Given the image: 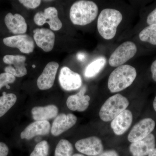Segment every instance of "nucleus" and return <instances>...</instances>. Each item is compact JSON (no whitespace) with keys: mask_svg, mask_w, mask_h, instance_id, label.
I'll return each instance as SVG.
<instances>
[{"mask_svg":"<svg viewBox=\"0 0 156 156\" xmlns=\"http://www.w3.org/2000/svg\"><path fill=\"white\" fill-rule=\"evenodd\" d=\"M98 12V7L94 2L81 0L73 4L70 9L69 17L74 25H87L95 20Z\"/></svg>","mask_w":156,"mask_h":156,"instance_id":"f257e3e1","label":"nucleus"},{"mask_svg":"<svg viewBox=\"0 0 156 156\" xmlns=\"http://www.w3.org/2000/svg\"><path fill=\"white\" fill-rule=\"evenodd\" d=\"M122 13L115 9H106L101 12L97 21V29L101 36L106 40L113 38L117 27L122 20Z\"/></svg>","mask_w":156,"mask_h":156,"instance_id":"f03ea898","label":"nucleus"},{"mask_svg":"<svg viewBox=\"0 0 156 156\" xmlns=\"http://www.w3.org/2000/svg\"><path fill=\"white\" fill-rule=\"evenodd\" d=\"M135 68L123 65L115 69L109 76L108 87L112 93L119 92L130 87L136 76Z\"/></svg>","mask_w":156,"mask_h":156,"instance_id":"7ed1b4c3","label":"nucleus"},{"mask_svg":"<svg viewBox=\"0 0 156 156\" xmlns=\"http://www.w3.org/2000/svg\"><path fill=\"white\" fill-rule=\"evenodd\" d=\"M129 105L128 99L121 94L112 95L101 108L99 117L104 122H110L126 110Z\"/></svg>","mask_w":156,"mask_h":156,"instance_id":"20e7f679","label":"nucleus"},{"mask_svg":"<svg viewBox=\"0 0 156 156\" xmlns=\"http://www.w3.org/2000/svg\"><path fill=\"white\" fill-rule=\"evenodd\" d=\"M137 52L136 44L128 41L119 45L112 53L108 63L112 67H117L123 65L133 58Z\"/></svg>","mask_w":156,"mask_h":156,"instance_id":"39448f33","label":"nucleus"},{"mask_svg":"<svg viewBox=\"0 0 156 156\" xmlns=\"http://www.w3.org/2000/svg\"><path fill=\"white\" fill-rule=\"evenodd\" d=\"M26 60V57L23 55L6 54L2 58L3 62L5 65L4 71L17 77L24 76L27 73Z\"/></svg>","mask_w":156,"mask_h":156,"instance_id":"423d86ee","label":"nucleus"},{"mask_svg":"<svg viewBox=\"0 0 156 156\" xmlns=\"http://www.w3.org/2000/svg\"><path fill=\"white\" fill-rule=\"evenodd\" d=\"M2 43L6 47L17 48L21 53L27 54L32 53L35 48L33 39L24 34L5 37L2 39Z\"/></svg>","mask_w":156,"mask_h":156,"instance_id":"0eeeda50","label":"nucleus"},{"mask_svg":"<svg viewBox=\"0 0 156 156\" xmlns=\"http://www.w3.org/2000/svg\"><path fill=\"white\" fill-rule=\"evenodd\" d=\"M34 20L39 26L48 23L51 30L58 31L62 26V23L58 17V11L53 7L47 8L44 11L37 12L34 16Z\"/></svg>","mask_w":156,"mask_h":156,"instance_id":"6e6552de","label":"nucleus"},{"mask_svg":"<svg viewBox=\"0 0 156 156\" xmlns=\"http://www.w3.org/2000/svg\"><path fill=\"white\" fill-rule=\"evenodd\" d=\"M75 147L81 153L89 156H96L100 154L103 152L104 149L101 140L95 136L78 140L76 142Z\"/></svg>","mask_w":156,"mask_h":156,"instance_id":"1a4fd4ad","label":"nucleus"},{"mask_svg":"<svg viewBox=\"0 0 156 156\" xmlns=\"http://www.w3.org/2000/svg\"><path fill=\"white\" fill-rule=\"evenodd\" d=\"M155 126V122L151 118L141 120L131 129L128 135V141L132 143L144 139L154 131Z\"/></svg>","mask_w":156,"mask_h":156,"instance_id":"9d476101","label":"nucleus"},{"mask_svg":"<svg viewBox=\"0 0 156 156\" xmlns=\"http://www.w3.org/2000/svg\"><path fill=\"white\" fill-rule=\"evenodd\" d=\"M58 80L62 88L66 91L76 90L82 85L81 76L67 66L62 68Z\"/></svg>","mask_w":156,"mask_h":156,"instance_id":"9b49d317","label":"nucleus"},{"mask_svg":"<svg viewBox=\"0 0 156 156\" xmlns=\"http://www.w3.org/2000/svg\"><path fill=\"white\" fill-rule=\"evenodd\" d=\"M58 67L59 65L55 61L46 65L37 80V86L40 90H48L53 87Z\"/></svg>","mask_w":156,"mask_h":156,"instance_id":"f8f14e48","label":"nucleus"},{"mask_svg":"<svg viewBox=\"0 0 156 156\" xmlns=\"http://www.w3.org/2000/svg\"><path fill=\"white\" fill-rule=\"evenodd\" d=\"M4 23L7 30L14 35L24 34L27 31L25 19L17 13L14 14L11 12L7 13L4 17Z\"/></svg>","mask_w":156,"mask_h":156,"instance_id":"ddd939ff","label":"nucleus"},{"mask_svg":"<svg viewBox=\"0 0 156 156\" xmlns=\"http://www.w3.org/2000/svg\"><path fill=\"white\" fill-rule=\"evenodd\" d=\"M34 39L36 44L44 51L49 52L53 50L55 41V35L51 30L37 28L34 30Z\"/></svg>","mask_w":156,"mask_h":156,"instance_id":"4468645a","label":"nucleus"},{"mask_svg":"<svg viewBox=\"0 0 156 156\" xmlns=\"http://www.w3.org/2000/svg\"><path fill=\"white\" fill-rule=\"evenodd\" d=\"M77 117L73 114H61L57 115L53 121L51 132L54 136H58L65 131L72 128L77 122Z\"/></svg>","mask_w":156,"mask_h":156,"instance_id":"2eb2a0df","label":"nucleus"},{"mask_svg":"<svg viewBox=\"0 0 156 156\" xmlns=\"http://www.w3.org/2000/svg\"><path fill=\"white\" fill-rule=\"evenodd\" d=\"M155 146V138L154 134H151L141 140L132 143L129 150L133 156H147Z\"/></svg>","mask_w":156,"mask_h":156,"instance_id":"dca6fc26","label":"nucleus"},{"mask_svg":"<svg viewBox=\"0 0 156 156\" xmlns=\"http://www.w3.org/2000/svg\"><path fill=\"white\" fill-rule=\"evenodd\" d=\"M50 130V124L48 121H35L28 125L20 133L22 139H32L39 135L49 134Z\"/></svg>","mask_w":156,"mask_h":156,"instance_id":"f3484780","label":"nucleus"},{"mask_svg":"<svg viewBox=\"0 0 156 156\" xmlns=\"http://www.w3.org/2000/svg\"><path fill=\"white\" fill-rule=\"evenodd\" d=\"M87 90V87L84 86L77 94L68 98L66 105L70 110L73 111L83 112L88 108L90 98L88 95H85Z\"/></svg>","mask_w":156,"mask_h":156,"instance_id":"a211bd4d","label":"nucleus"},{"mask_svg":"<svg viewBox=\"0 0 156 156\" xmlns=\"http://www.w3.org/2000/svg\"><path fill=\"white\" fill-rule=\"evenodd\" d=\"M133 122V115L129 110H125L115 118L111 123V127L117 135H121L126 132Z\"/></svg>","mask_w":156,"mask_h":156,"instance_id":"6ab92c4d","label":"nucleus"},{"mask_svg":"<svg viewBox=\"0 0 156 156\" xmlns=\"http://www.w3.org/2000/svg\"><path fill=\"white\" fill-rule=\"evenodd\" d=\"M58 113V108L53 105L44 107H34L31 110L33 119L35 121H48L56 118Z\"/></svg>","mask_w":156,"mask_h":156,"instance_id":"aec40b11","label":"nucleus"},{"mask_svg":"<svg viewBox=\"0 0 156 156\" xmlns=\"http://www.w3.org/2000/svg\"><path fill=\"white\" fill-rule=\"evenodd\" d=\"M17 100V96L14 93H3V95L0 96V118L14 106Z\"/></svg>","mask_w":156,"mask_h":156,"instance_id":"412c9836","label":"nucleus"},{"mask_svg":"<svg viewBox=\"0 0 156 156\" xmlns=\"http://www.w3.org/2000/svg\"><path fill=\"white\" fill-rule=\"evenodd\" d=\"M106 63V59L101 57L95 59L87 66L84 75L87 78H92L97 75L104 67Z\"/></svg>","mask_w":156,"mask_h":156,"instance_id":"4be33fe9","label":"nucleus"},{"mask_svg":"<svg viewBox=\"0 0 156 156\" xmlns=\"http://www.w3.org/2000/svg\"><path fill=\"white\" fill-rule=\"evenodd\" d=\"M139 37L143 42L156 45V24L149 25L144 29L140 33Z\"/></svg>","mask_w":156,"mask_h":156,"instance_id":"5701e85b","label":"nucleus"},{"mask_svg":"<svg viewBox=\"0 0 156 156\" xmlns=\"http://www.w3.org/2000/svg\"><path fill=\"white\" fill-rule=\"evenodd\" d=\"M73 152L72 144L66 139H61L56 145L54 156H71Z\"/></svg>","mask_w":156,"mask_h":156,"instance_id":"b1692460","label":"nucleus"},{"mask_svg":"<svg viewBox=\"0 0 156 156\" xmlns=\"http://www.w3.org/2000/svg\"><path fill=\"white\" fill-rule=\"evenodd\" d=\"M49 151L48 141L43 140L37 144L30 156H48Z\"/></svg>","mask_w":156,"mask_h":156,"instance_id":"393cba45","label":"nucleus"},{"mask_svg":"<svg viewBox=\"0 0 156 156\" xmlns=\"http://www.w3.org/2000/svg\"><path fill=\"white\" fill-rule=\"evenodd\" d=\"M16 80V77L13 75L6 72L0 73V90L3 87H6L7 89H10L9 84H12Z\"/></svg>","mask_w":156,"mask_h":156,"instance_id":"a878e982","label":"nucleus"},{"mask_svg":"<svg viewBox=\"0 0 156 156\" xmlns=\"http://www.w3.org/2000/svg\"><path fill=\"white\" fill-rule=\"evenodd\" d=\"M19 2L26 8L30 9H36L41 5V0H20Z\"/></svg>","mask_w":156,"mask_h":156,"instance_id":"bb28decb","label":"nucleus"},{"mask_svg":"<svg viewBox=\"0 0 156 156\" xmlns=\"http://www.w3.org/2000/svg\"><path fill=\"white\" fill-rule=\"evenodd\" d=\"M147 23L149 25L156 24V8L148 15Z\"/></svg>","mask_w":156,"mask_h":156,"instance_id":"cd10ccee","label":"nucleus"},{"mask_svg":"<svg viewBox=\"0 0 156 156\" xmlns=\"http://www.w3.org/2000/svg\"><path fill=\"white\" fill-rule=\"evenodd\" d=\"M9 153V148L5 143L0 142V156H7Z\"/></svg>","mask_w":156,"mask_h":156,"instance_id":"c85d7f7f","label":"nucleus"},{"mask_svg":"<svg viewBox=\"0 0 156 156\" xmlns=\"http://www.w3.org/2000/svg\"><path fill=\"white\" fill-rule=\"evenodd\" d=\"M151 72L152 73V77L154 81L156 82V59L152 63L151 67Z\"/></svg>","mask_w":156,"mask_h":156,"instance_id":"c756f323","label":"nucleus"},{"mask_svg":"<svg viewBox=\"0 0 156 156\" xmlns=\"http://www.w3.org/2000/svg\"><path fill=\"white\" fill-rule=\"evenodd\" d=\"M99 156H119V155L116 151L109 150L106 151L103 153H101Z\"/></svg>","mask_w":156,"mask_h":156,"instance_id":"7c9ffc66","label":"nucleus"},{"mask_svg":"<svg viewBox=\"0 0 156 156\" xmlns=\"http://www.w3.org/2000/svg\"><path fill=\"white\" fill-rule=\"evenodd\" d=\"M77 57L78 59L81 61H83L84 60V58H85L84 54L81 53H78Z\"/></svg>","mask_w":156,"mask_h":156,"instance_id":"2f4dec72","label":"nucleus"},{"mask_svg":"<svg viewBox=\"0 0 156 156\" xmlns=\"http://www.w3.org/2000/svg\"><path fill=\"white\" fill-rule=\"evenodd\" d=\"M148 156H156V147L148 155Z\"/></svg>","mask_w":156,"mask_h":156,"instance_id":"473e14b6","label":"nucleus"},{"mask_svg":"<svg viewBox=\"0 0 156 156\" xmlns=\"http://www.w3.org/2000/svg\"><path fill=\"white\" fill-rule=\"evenodd\" d=\"M153 107L155 111L156 112V96L155 97L153 101Z\"/></svg>","mask_w":156,"mask_h":156,"instance_id":"72a5a7b5","label":"nucleus"},{"mask_svg":"<svg viewBox=\"0 0 156 156\" xmlns=\"http://www.w3.org/2000/svg\"><path fill=\"white\" fill-rule=\"evenodd\" d=\"M71 156H84L83 155L81 154H73Z\"/></svg>","mask_w":156,"mask_h":156,"instance_id":"f704fd0d","label":"nucleus"},{"mask_svg":"<svg viewBox=\"0 0 156 156\" xmlns=\"http://www.w3.org/2000/svg\"><path fill=\"white\" fill-rule=\"evenodd\" d=\"M33 68L35 67V65H33Z\"/></svg>","mask_w":156,"mask_h":156,"instance_id":"c9c22d12","label":"nucleus"}]
</instances>
